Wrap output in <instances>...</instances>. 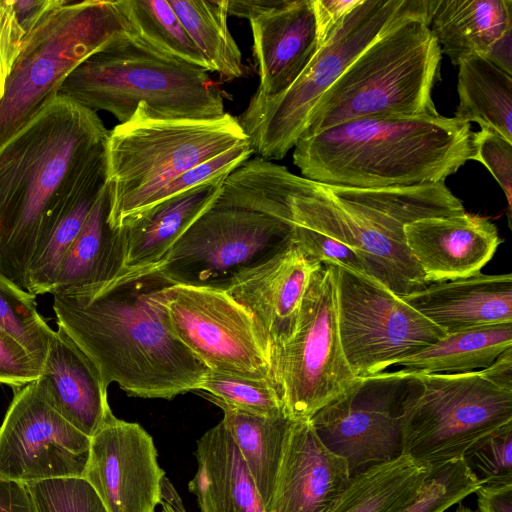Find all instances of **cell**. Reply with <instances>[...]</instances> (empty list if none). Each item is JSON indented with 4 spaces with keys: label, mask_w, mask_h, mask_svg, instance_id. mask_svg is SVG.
<instances>
[{
    "label": "cell",
    "mask_w": 512,
    "mask_h": 512,
    "mask_svg": "<svg viewBox=\"0 0 512 512\" xmlns=\"http://www.w3.org/2000/svg\"><path fill=\"white\" fill-rule=\"evenodd\" d=\"M58 96L127 122L141 103L166 119L221 117L224 101L203 68L171 59L133 34H123L85 59Z\"/></svg>",
    "instance_id": "5b68a950"
},
{
    "label": "cell",
    "mask_w": 512,
    "mask_h": 512,
    "mask_svg": "<svg viewBox=\"0 0 512 512\" xmlns=\"http://www.w3.org/2000/svg\"><path fill=\"white\" fill-rule=\"evenodd\" d=\"M292 238L316 262L337 264L368 274L367 267L361 257L352 248L330 236L294 225Z\"/></svg>",
    "instance_id": "60d3db41"
},
{
    "label": "cell",
    "mask_w": 512,
    "mask_h": 512,
    "mask_svg": "<svg viewBox=\"0 0 512 512\" xmlns=\"http://www.w3.org/2000/svg\"><path fill=\"white\" fill-rule=\"evenodd\" d=\"M350 478L347 462L325 447L310 420L293 421L264 512H326Z\"/></svg>",
    "instance_id": "d6986e66"
},
{
    "label": "cell",
    "mask_w": 512,
    "mask_h": 512,
    "mask_svg": "<svg viewBox=\"0 0 512 512\" xmlns=\"http://www.w3.org/2000/svg\"><path fill=\"white\" fill-rule=\"evenodd\" d=\"M408 378L397 371L357 378L310 419L325 447L347 462L351 476L403 455L402 401Z\"/></svg>",
    "instance_id": "5bb4252c"
},
{
    "label": "cell",
    "mask_w": 512,
    "mask_h": 512,
    "mask_svg": "<svg viewBox=\"0 0 512 512\" xmlns=\"http://www.w3.org/2000/svg\"><path fill=\"white\" fill-rule=\"evenodd\" d=\"M61 0H12L17 19L28 32Z\"/></svg>",
    "instance_id": "7dc6e473"
},
{
    "label": "cell",
    "mask_w": 512,
    "mask_h": 512,
    "mask_svg": "<svg viewBox=\"0 0 512 512\" xmlns=\"http://www.w3.org/2000/svg\"><path fill=\"white\" fill-rule=\"evenodd\" d=\"M132 34L155 51L205 69L207 65L168 0H119Z\"/></svg>",
    "instance_id": "836d02e7"
},
{
    "label": "cell",
    "mask_w": 512,
    "mask_h": 512,
    "mask_svg": "<svg viewBox=\"0 0 512 512\" xmlns=\"http://www.w3.org/2000/svg\"><path fill=\"white\" fill-rule=\"evenodd\" d=\"M475 493L477 512H512V482L482 484Z\"/></svg>",
    "instance_id": "f6af8a7d"
},
{
    "label": "cell",
    "mask_w": 512,
    "mask_h": 512,
    "mask_svg": "<svg viewBox=\"0 0 512 512\" xmlns=\"http://www.w3.org/2000/svg\"><path fill=\"white\" fill-rule=\"evenodd\" d=\"M512 348V323L446 334L435 343L398 361L403 375L458 374L489 367Z\"/></svg>",
    "instance_id": "f1b7e54d"
},
{
    "label": "cell",
    "mask_w": 512,
    "mask_h": 512,
    "mask_svg": "<svg viewBox=\"0 0 512 512\" xmlns=\"http://www.w3.org/2000/svg\"><path fill=\"white\" fill-rule=\"evenodd\" d=\"M320 264L292 238L269 259L235 277L226 288L254 318L269 345V355L292 336L304 295Z\"/></svg>",
    "instance_id": "e0dca14e"
},
{
    "label": "cell",
    "mask_w": 512,
    "mask_h": 512,
    "mask_svg": "<svg viewBox=\"0 0 512 512\" xmlns=\"http://www.w3.org/2000/svg\"><path fill=\"white\" fill-rule=\"evenodd\" d=\"M42 367L0 327V384L13 389L37 380Z\"/></svg>",
    "instance_id": "b9f144b4"
},
{
    "label": "cell",
    "mask_w": 512,
    "mask_h": 512,
    "mask_svg": "<svg viewBox=\"0 0 512 512\" xmlns=\"http://www.w3.org/2000/svg\"><path fill=\"white\" fill-rule=\"evenodd\" d=\"M208 72L226 79L243 75L242 55L228 27V0H168Z\"/></svg>",
    "instance_id": "d6a6232c"
},
{
    "label": "cell",
    "mask_w": 512,
    "mask_h": 512,
    "mask_svg": "<svg viewBox=\"0 0 512 512\" xmlns=\"http://www.w3.org/2000/svg\"><path fill=\"white\" fill-rule=\"evenodd\" d=\"M470 124L455 117L363 118L299 138L293 162L329 186L384 188L444 183L472 159Z\"/></svg>",
    "instance_id": "3957f363"
},
{
    "label": "cell",
    "mask_w": 512,
    "mask_h": 512,
    "mask_svg": "<svg viewBox=\"0 0 512 512\" xmlns=\"http://www.w3.org/2000/svg\"><path fill=\"white\" fill-rule=\"evenodd\" d=\"M197 470L188 484L200 512H264L247 465L222 421L197 441Z\"/></svg>",
    "instance_id": "cb8c5ba5"
},
{
    "label": "cell",
    "mask_w": 512,
    "mask_h": 512,
    "mask_svg": "<svg viewBox=\"0 0 512 512\" xmlns=\"http://www.w3.org/2000/svg\"><path fill=\"white\" fill-rule=\"evenodd\" d=\"M109 212V190L105 183L61 262L50 294L100 286L125 272L123 233L120 227H111Z\"/></svg>",
    "instance_id": "d4e9b609"
},
{
    "label": "cell",
    "mask_w": 512,
    "mask_h": 512,
    "mask_svg": "<svg viewBox=\"0 0 512 512\" xmlns=\"http://www.w3.org/2000/svg\"><path fill=\"white\" fill-rule=\"evenodd\" d=\"M430 471L405 455L375 465L351 476L326 512H395Z\"/></svg>",
    "instance_id": "1f68e13d"
},
{
    "label": "cell",
    "mask_w": 512,
    "mask_h": 512,
    "mask_svg": "<svg viewBox=\"0 0 512 512\" xmlns=\"http://www.w3.org/2000/svg\"><path fill=\"white\" fill-rule=\"evenodd\" d=\"M26 485L37 512H107L97 493L82 477Z\"/></svg>",
    "instance_id": "74e56055"
},
{
    "label": "cell",
    "mask_w": 512,
    "mask_h": 512,
    "mask_svg": "<svg viewBox=\"0 0 512 512\" xmlns=\"http://www.w3.org/2000/svg\"><path fill=\"white\" fill-rule=\"evenodd\" d=\"M441 48L422 11L404 16L376 38L322 95L299 138L363 118L434 117L432 89Z\"/></svg>",
    "instance_id": "277c9868"
},
{
    "label": "cell",
    "mask_w": 512,
    "mask_h": 512,
    "mask_svg": "<svg viewBox=\"0 0 512 512\" xmlns=\"http://www.w3.org/2000/svg\"><path fill=\"white\" fill-rule=\"evenodd\" d=\"M361 0H312L319 48L333 35L345 16Z\"/></svg>",
    "instance_id": "ee69618b"
},
{
    "label": "cell",
    "mask_w": 512,
    "mask_h": 512,
    "mask_svg": "<svg viewBox=\"0 0 512 512\" xmlns=\"http://www.w3.org/2000/svg\"><path fill=\"white\" fill-rule=\"evenodd\" d=\"M131 27L116 1L61 0L23 38L0 102V147L32 121L85 59Z\"/></svg>",
    "instance_id": "ba28073f"
},
{
    "label": "cell",
    "mask_w": 512,
    "mask_h": 512,
    "mask_svg": "<svg viewBox=\"0 0 512 512\" xmlns=\"http://www.w3.org/2000/svg\"><path fill=\"white\" fill-rule=\"evenodd\" d=\"M164 303L174 335L210 371L271 381L263 333L225 290L172 284Z\"/></svg>",
    "instance_id": "4fadbf2b"
},
{
    "label": "cell",
    "mask_w": 512,
    "mask_h": 512,
    "mask_svg": "<svg viewBox=\"0 0 512 512\" xmlns=\"http://www.w3.org/2000/svg\"><path fill=\"white\" fill-rule=\"evenodd\" d=\"M482 56L512 76V29L496 39Z\"/></svg>",
    "instance_id": "c3c4849f"
},
{
    "label": "cell",
    "mask_w": 512,
    "mask_h": 512,
    "mask_svg": "<svg viewBox=\"0 0 512 512\" xmlns=\"http://www.w3.org/2000/svg\"><path fill=\"white\" fill-rule=\"evenodd\" d=\"M160 505L162 512H187L180 495L166 477L162 481Z\"/></svg>",
    "instance_id": "f907efd6"
},
{
    "label": "cell",
    "mask_w": 512,
    "mask_h": 512,
    "mask_svg": "<svg viewBox=\"0 0 512 512\" xmlns=\"http://www.w3.org/2000/svg\"><path fill=\"white\" fill-rule=\"evenodd\" d=\"M293 230L270 215L215 202L155 268L174 284L226 290L235 277L286 246Z\"/></svg>",
    "instance_id": "7c38bea8"
},
{
    "label": "cell",
    "mask_w": 512,
    "mask_h": 512,
    "mask_svg": "<svg viewBox=\"0 0 512 512\" xmlns=\"http://www.w3.org/2000/svg\"><path fill=\"white\" fill-rule=\"evenodd\" d=\"M445 334L512 323V274H483L430 283L401 296Z\"/></svg>",
    "instance_id": "44dd1931"
},
{
    "label": "cell",
    "mask_w": 512,
    "mask_h": 512,
    "mask_svg": "<svg viewBox=\"0 0 512 512\" xmlns=\"http://www.w3.org/2000/svg\"><path fill=\"white\" fill-rule=\"evenodd\" d=\"M247 141L229 113L214 119H166L139 104L127 122L109 131L106 142L111 227L150 206L182 173Z\"/></svg>",
    "instance_id": "52a82bcc"
},
{
    "label": "cell",
    "mask_w": 512,
    "mask_h": 512,
    "mask_svg": "<svg viewBox=\"0 0 512 512\" xmlns=\"http://www.w3.org/2000/svg\"><path fill=\"white\" fill-rule=\"evenodd\" d=\"M458 67L459 104L454 117L512 142V76L482 55H472Z\"/></svg>",
    "instance_id": "4dcf8cb0"
},
{
    "label": "cell",
    "mask_w": 512,
    "mask_h": 512,
    "mask_svg": "<svg viewBox=\"0 0 512 512\" xmlns=\"http://www.w3.org/2000/svg\"><path fill=\"white\" fill-rule=\"evenodd\" d=\"M428 26L454 65L512 29L511 0H427Z\"/></svg>",
    "instance_id": "4316f807"
},
{
    "label": "cell",
    "mask_w": 512,
    "mask_h": 512,
    "mask_svg": "<svg viewBox=\"0 0 512 512\" xmlns=\"http://www.w3.org/2000/svg\"><path fill=\"white\" fill-rule=\"evenodd\" d=\"M35 297L0 273V327L42 367L54 330L38 313Z\"/></svg>",
    "instance_id": "e575fe53"
},
{
    "label": "cell",
    "mask_w": 512,
    "mask_h": 512,
    "mask_svg": "<svg viewBox=\"0 0 512 512\" xmlns=\"http://www.w3.org/2000/svg\"><path fill=\"white\" fill-rule=\"evenodd\" d=\"M464 459L482 484L512 482V429L490 436Z\"/></svg>",
    "instance_id": "f35d334b"
},
{
    "label": "cell",
    "mask_w": 512,
    "mask_h": 512,
    "mask_svg": "<svg viewBox=\"0 0 512 512\" xmlns=\"http://www.w3.org/2000/svg\"><path fill=\"white\" fill-rule=\"evenodd\" d=\"M38 379L56 410L88 437L112 412L98 369L60 326Z\"/></svg>",
    "instance_id": "7402d4cb"
},
{
    "label": "cell",
    "mask_w": 512,
    "mask_h": 512,
    "mask_svg": "<svg viewBox=\"0 0 512 512\" xmlns=\"http://www.w3.org/2000/svg\"><path fill=\"white\" fill-rule=\"evenodd\" d=\"M249 23L259 76L256 93L278 95L296 81L319 49L312 0H280Z\"/></svg>",
    "instance_id": "ffe728a7"
},
{
    "label": "cell",
    "mask_w": 512,
    "mask_h": 512,
    "mask_svg": "<svg viewBox=\"0 0 512 512\" xmlns=\"http://www.w3.org/2000/svg\"><path fill=\"white\" fill-rule=\"evenodd\" d=\"M404 237L429 284L480 272L502 242L489 219L467 212L417 220L404 227Z\"/></svg>",
    "instance_id": "ac0fdd59"
},
{
    "label": "cell",
    "mask_w": 512,
    "mask_h": 512,
    "mask_svg": "<svg viewBox=\"0 0 512 512\" xmlns=\"http://www.w3.org/2000/svg\"><path fill=\"white\" fill-rule=\"evenodd\" d=\"M322 186L335 202L399 235H404V227L417 220L466 212L444 183L366 189Z\"/></svg>",
    "instance_id": "484cf974"
},
{
    "label": "cell",
    "mask_w": 512,
    "mask_h": 512,
    "mask_svg": "<svg viewBox=\"0 0 512 512\" xmlns=\"http://www.w3.org/2000/svg\"><path fill=\"white\" fill-rule=\"evenodd\" d=\"M427 0H361L321 46L296 81L275 96L254 93L238 121L253 151L282 159L301 136L322 95L385 30L422 11Z\"/></svg>",
    "instance_id": "9c48e42d"
},
{
    "label": "cell",
    "mask_w": 512,
    "mask_h": 512,
    "mask_svg": "<svg viewBox=\"0 0 512 512\" xmlns=\"http://www.w3.org/2000/svg\"><path fill=\"white\" fill-rule=\"evenodd\" d=\"M197 391L252 414L265 417L285 415L280 398L268 379H250L209 370Z\"/></svg>",
    "instance_id": "8d00e7d4"
},
{
    "label": "cell",
    "mask_w": 512,
    "mask_h": 512,
    "mask_svg": "<svg viewBox=\"0 0 512 512\" xmlns=\"http://www.w3.org/2000/svg\"><path fill=\"white\" fill-rule=\"evenodd\" d=\"M455 512H477V510H472L460 503Z\"/></svg>",
    "instance_id": "816d5d0a"
},
{
    "label": "cell",
    "mask_w": 512,
    "mask_h": 512,
    "mask_svg": "<svg viewBox=\"0 0 512 512\" xmlns=\"http://www.w3.org/2000/svg\"><path fill=\"white\" fill-rule=\"evenodd\" d=\"M24 36L25 31L17 19L12 0H0V102Z\"/></svg>",
    "instance_id": "7bdbcfd3"
},
{
    "label": "cell",
    "mask_w": 512,
    "mask_h": 512,
    "mask_svg": "<svg viewBox=\"0 0 512 512\" xmlns=\"http://www.w3.org/2000/svg\"><path fill=\"white\" fill-rule=\"evenodd\" d=\"M0 512H37L28 486L0 479Z\"/></svg>",
    "instance_id": "bcb514c9"
},
{
    "label": "cell",
    "mask_w": 512,
    "mask_h": 512,
    "mask_svg": "<svg viewBox=\"0 0 512 512\" xmlns=\"http://www.w3.org/2000/svg\"><path fill=\"white\" fill-rule=\"evenodd\" d=\"M408 377L403 455L430 470L465 458L490 436L512 429V348L482 370Z\"/></svg>",
    "instance_id": "8992f818"
},
{
    "label": "cell",
    "mask_w": 512,
    "mask_h": 512,
    "mask_svg": "<svg viewBox=\"0 0 512 512\" xmlns=\"http://www.w3.org/2000/svg\"><path fill=\"white\" fill-rule=\"evenodd\" d=\"M202 394L223 411L221 421L237 445L265 508L275 486L293 420L285 415L252 414Z\"/></svg>",
    "instance_id": "f546056e"
},
{
    "label": "cell",
    "mask_w": 512,
    "mask_h": 512,
    "mask_svg": "<svg viewBox=\"0 0 512 512\" xmlns=\"http://www.w3.org/2000/svg\"><path fill=\"white\" fill-rule=\"evenodd\" d=\"M105 183L104 156L81 185L44 219L27 268L26 290L29 293L36 296L51 292L61 262Z\"/></svg>",
    "instance_id": "83f0119b"
},
{
    "label": "cell",
    "mask_w": 512,
    "mask_h": 512,
    "mask_svg": "<svg viewBox=\"0 0 512 512\" xmlns=\"http://www.w3.org/2000/svg\"><path fill=\"white\" fill-rule=\"evenodd\" d=\"M13 390L0 425V479L31 484L83 478L90 437L56 410L39 379Z\"/></svg>",
    "instance_id": "9a60e30c"
},
{
    "label": "cell",
    "mask_w": 512,
    "mask_h": 512,
    "mask_svg": "<svg viewBox=\"0 0 512 512\" xmlns=\"http://www.w3.org/2000/svg\"><path fill=\"white\" fill-rule=\"evenodd\" d=\"M473 155L471 160L482 163L500 185L508 203L510 224L512 207V142L499 134L480 129L472 134Z\"/></svg>",
    "instance_id": "ab89813d"
},
{
    "label": "cell",
    "mask_w": 512,
    "mask_h": 512,
    "mask_svg": "<svg viewBox=\"0 0 512 512\" xmlns=\"http://www.w3.org/2000/svg\"><path fill=\"white\" fill-rule=\"evenodd\" d=\"M226 177L198 185L126 217L119 225L125 243V271L157 267L182 234L216 202Z\"/></svg>",
    "instance_id": "603a6c76"
},
{
    "label": "cell",
    "mask_w": 512,
    "mask_h": 512,
    "mask_svg": "<svg viewBox=\"0 0 512 512\" xmlns=\"http://www.w3.org/2000/svg\"><path fill=\"white\" fill-rule=\"evenodd\" d=\"M83 478L107 512H154L165 472L151 435L110 412L90 437Z\"/></svg>",
    "instance_id": "2e32d148"
},
{
    "label": "cell",
    "mask_w": 512,
    "mask_h": 512,
    "mask_svg": "<svg viewBox=\"0 0 512 512\" xmlns=\"http://www.w3.org/2000/svg\"><path fill=\"white\" fill-rule=\"evenodd\" d=\"M108 134L95 111L57 95L0 147V273L20 288L42 222L105 156Z\"/></svg>",
    "instance_id": "7a4b0ae2"
},
{
    "label": "cell",
    "mask_w": 512,
    "mask_h": 512,
    "mask_svg": "<svg viewBox=\"0 0 512 512\" xmlns=\"http://www.w3.org/2000/svg\"><path fill=\"white\" fill-rule=\"evenodd\" d=\"M279 3L280 0H228V14L249 21Z\"/></svg>",
    "instance_id": "681fc988"
},
{
    "label": "cell",
    "mask_w": 512,
    "mask_h": 512,
    "mask_svg": "<svg viewBox=\"0 0 512 512\" xmlns=\"http://www.w3.org/2000/svg\"><path fill=\"white\" fill-rule=\"evenodd\" d=\"M157 268L127 272L100 286L53 295L60 326L128 395L170 400L197 391L209 369L174 335Z\"/></svg>",
    "instance_id": "6da1fadb"
},
{
    "label": "cell",
    "mask_w": 512,
    "mask_h": 512,
    "mask_svg": "<svg viewBox=\"0 0 512 512\" xmlns=\"http://www.w3.org/2000/svg\"><path fill=\"white\" fill-rule=\"evenodd\" d=\"M271 382L285 416L310 420L355 383L338 331L334 271L321 263L304 295L295 330L269 355Z\"/></svg>",
    "instance_id": "30bf717a"
},
{
    "label": "cell",
    "mask_w": 512,
    "mask_h": 512,
    "mask_svg": "<svg viewBox=\"0 0 512 512\" xmlns=\"http://www.w3.org/2000/svg\"><path fill=\"white\" fill-rule=\"evenodd\" d=\"M330 265L336 285L339 337L357 378L382 373L446 335L374 277Z\"/></svg>",
    "instance_id": "8fae6325"
},
{
    "label": "cell",
    "mask_w": 512,
    "mask_h": 512,
    "mask_svg": "<svg viewBox=\"0 0 512 512\" xmlns=\"http://www.w3.org/2000/svg\"><path fill=\"white\" fill-rule=\"evenodd\" d=\"M481 485L464 458L453 460L431 469L416 492L395 512H444Z\"/></svg>",
    "instance_id": "d590c367"
}]
</instances>
